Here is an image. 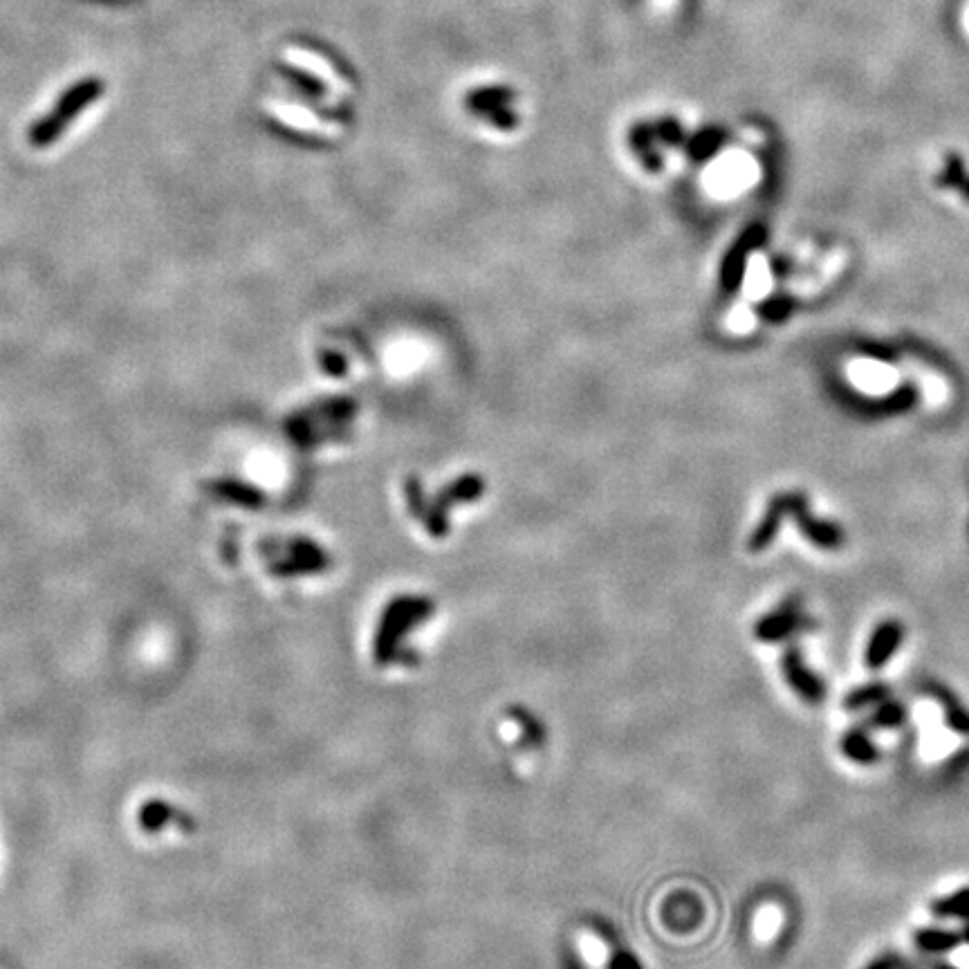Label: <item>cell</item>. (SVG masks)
Masks as SVG:
<instances>
[{
	"mask_svg": "<svg viewBox=\"0 0 969 969\" xmlns=\"http://www.w3.org/2000/svg\"><path fill=\"white\" fill-rule=\"evenodd\" d=\"M839 752H842L848 761H853L857 765H873L878 763L882 756V750L875 745L869 729L862 725L846 729L842 738H839Z\"/></svg>",
	"mask_w": 969,
	"mask_h": 969,
	"instance_id": "obj_7",
	"label": "cell"
},
{
	"mask_svg": "<svg viewBox=\"0 0 969 969\" xmlns=\"http://www.w3.org/2000/svg\"><path fill=\"white\" fill-rule=\"evenodd\" d=\"M768 241V227L763 223H754L745 229L738 238L736 245L729 249V254L723 261V272H721V283L727 292H736L743 285L745 279V263L747 254L759 249Z\"/></svg>",
	"mask_w": 969,
	"mask_h": 969,
	"instance_id": "obj_5",
	"label": "cell"
},
{
	"mask_svg": "<svg viewBox=\"0 0 969 969\" xmlns=\"http://www.w3.org/2000/svg\"><path fill=\"white\" fill-rule=\"evenodd\" d=\"M795 308H797V301L788 297V294H774V297L759 303L756 312H759V317L765 319V321L781 323V321H786L792 315V312H795Z\"/></svg>",
	"mask_w": 969,
	"mask_h": 969,
	"instance_id": "obj_15",
	"label": "cell"
},
{
	"mask_svg": "<svg viewBox=\"0 0 969 969\" xmlns=\"http://www.w3.org/2000/svg\"><path fill=\"white\" fill-rule=\"evenodd\" d=\"M961 936H963V943L969 945V920L965 922V927L961 929Z\"/></svg>",
	"mask_w": 969,
	"mask_h": 969,
	"instance_id": "obj_23",
	"label": "cell"
},
{
	"mask_svg": "<svg viewBox=\"0 0 969 969\" xmlns=\"http://www.w3.org/2000/svg\"><path fill=\"white\" fill-rule=\"evenodd\" d=\"M902 969H916V967L909 965V963H904V965H902Z\"/></svg>",
	"mask_w": 969,
	"mask_h": 969,
	"instance_id": "obj_25",
	"label": "cell"
},
{
	"mask_svg": "<svg viewBox=\"0 0 969 969\" xmlns=\"http://www.w3.org/2000/svg\"><path fill=\"white\" fill-rule=\"evenodd\" d=\"M929 969H961V967H956V965L947 963V961H934V963H929Z\"/></svg>",
	"mask_w": 969,
	"mask_h": 969,
	"instance_id": "obj_22",
	"label": "cell"
},
{
	"mask_svg": "<svg viewBox=\"0 0 969 969\" xmlns=\"http://www.w3.org/2000/svg\"><path fill=\"white\" fill-rule=\"evenodd\" d=\"M173 815H175V812H173L171 806L162 804V801H149V804L142 806V810H140V824H142L144 830L153 833V830L164 828L166 821H169Z\"/></svg>",
	"mask_w": 969,
	"mask_h": 969,
	"instance_id": "obj_16",
	"label": "cell"
},
{
	"mask_svg": "<svg viewBox=\"0 0 969 969\" xmlns=\"http://www.w3.org/2000/svg\"><path fill=\"white\" fill-rule=\"evenodd\" d=\"M862 350L866 355H871L873 359H880V362H893L895 350L887 344H880V341H871V344H864Z\"/></svg>",
	"mask_w": 969,
	"mask_h": 969,
	"instance_id": "obj_19",
	"label": "cell"
},
{
	"mask_svg": "<svg viewBox=\"0 0 969 969\" xmlns=\"http://www.w3.org/2000/svg\"><path fill=\"white\" fill-rule=\"evenodd\" d=\"M781 673L786 685L795 691L801 703H806L810 707H817L824 703V698L828 696L826 682L821 680L817 671H812L806 660L804 653L799 651V646L790 644L786 646V651L781 655Z\"/></svg>",
	"mask_w": 969,
	"mask_h": 969,
	"instance_id": "obj_3",
	"label": "cell"
},
{
	"mask_svg": "<svg viewBox=\"0 0 969 969\" xmlns=\"http://www.w3.org/2000/svg\"><path fill=\"white\" fill-rule=\"evenodd\" d=\"M101 95H104V81L101 79L88 77L77 81L75 86H70L66 92H63L57 101V106L32 126L30 142L34 146L52 144L57 137H61L63 131H66L72 119H77L83 113V108L95 104Z\"/></svg>",
	"mask_w": 969,
	"mask_h": 969,
	"instance_id": "obj_1",
	"label": "cell"
},
{
	"mask_svg": "<svg viewBox=\"0 0 969 969\" xmlns=\"http://www.w3.org/2000/svg\"><path fill=\"white\" fill-rule=\"evenodd\" d=\"M815 629V620L804 613V602L799 595H790L783 602L763 615L754 626V638L765 644H777L795 638L797 633Z\"/></svg>",
	"mask_w": 969,
	"mask_h": 969,
	"instance_id": "obj_2",
	"label": "cell"
},
{
	"mask_svg": "<svg viewBox=\"0 0 969 969\" xmlns=\"http://www.w3.org/2000/svg\"><path fill=\"white\" fill-rule=\"evenodd\" d=\"M907 718H909L907 705L900 703V700H895L891 696V698L884 700V703H880L878 707H873V712L869 716V721H866V725L875 727V729H898V727L907 723Z\"/></svg>",
	"mask_w": 969,
	"mask_h": 969,
	"instance_id": "obj_13",
	"label": "cell"
},
{
	"mask_svg": "<svg viewBox=\"0 0 969 969\" xmlns=\"http://www.w3.org/2000/svg\"><path fill=\"white\" fill-rule=\"evenodd\" d=\"M925 691L936 700L940 709H943L945 725L956 734L969 736V709L956 698L954 691H949L945 685H940V682H927Z\"/></svg>",
	"mask_w": 969,
	"mask_h": 969,
	"instance_id": "obj_8",
	"label": "cell"
},
{
	"mask_svg": "<svg viewBox=\"0 0 969 969\" xmlns=\"http://www.w3.org/2000/svg\"><path fill=\"white\" fill-rule=\"evenodd\" d=\"M907 963L900 954H895V952H887V954H880L878 958H873V961L866 965L864 969H902V965Z\"/></svg>",
	"mask_w": 969,
	"mask_h": 969,
	"instance_id": "obj_18",
	"label": "cell"
},
{
	"mask_svg": "<svg viewBox=\"0 0 969 969\" xmlns=\"http://www.w3.org/2000/svg\"><path fill=\"white\" fill-rule=\"evenodd\" d=\"M772 270L777 276H786V274H790V261H788V258L774 256L772 258Z\"/></svg>",
	"mask_w": 969,
	"mask_h": 969,
	"instance_id": "obj_20",
	"label": "cell"
},
{
	"mask_svg": "<svg viewBox=\"0 0 969 969\" xmlns=\"http://www.w3.org/2000/svg\"><path fill=\"white\" fill-rule=\"evenodd\" d=\"M788 514L795 519L801 534L812 543V546L824 550H837L844 543V532L839 525L830 521H819L810 514L808 498L801 492H788Z\"/></svg>",
	"mask_w": 969,
	"mask_h": 969,
	"instance_id": "obj_4",
	"label": "cell"
},
{
	"mask_svg": "<svg viewBox=\"0 0 969 969\" xmlns=\"http://www.w3.org/2000/svg\"><path fill=\"white\" fill-rule=\"evenodd\" d=\"M904 640V626L898 620H884L875 626L864 649L866 669L880 671L889 664Z\"/></svg>",
	"mask_w": 969,
	"mask_h": 969,
	"instance_id": "obj_6",
	"label": "cell"
},
{
	"mask_svg": "<svg viewBox=\"0 0 969 969\" xmlns=\"http://www.w3.org/2000/svg\"><path fill=\"white\" fill-rule=\"evenodd\" d=\"M967 171H965V160L958 153H947L943 169L936 175V187L940 189H956L961 191L963 184L967 182Z\"/></svg>",
	"mask_w": 969,
	"mask_h": 969,
	"instance_id": "obj_14",
	"label": "cell"
},
{
	"mask_svg": "<svg viewBox=\"0 0 969 969\" xmlns=\"http://www.w3.org/2000/svg\"><path fill=\"white\" fill-rule=\"evenodd\" d=\"M961 196H963V198H965V200L969 202V178H967V182L963 184V189H961Z\"/></svg>",
	"mask_w": 969,
	"mask_h": 969,
	"instance_id": "obj_24",
	"label": "cell"
},
{
	"mask_svg": "<svg viewBox=\"0 0 969 969\" xmlns=\"http://www.w3.org/2000/svg\"><path fill=\"white\" fill-rule=\"evenodd\" d=\"M963 943L961 931L954 929H943V927H920L916 934H913V945H916L922 954L929 956H945L949 952Z\"/></svg>",
	"mask_w": 969,
	"mask_h": 969,
	"instance_id": "obj_10",
	"label": "cell"
},
{
	"mask_svg": "<svg viewBox=\"0 0 969 969\" xmlns=\"http://www.w3.org/2000/svg\"><path fill=\"white\" fill-rule=\"evenodd\" d=\"M891 696H893V689H891L889 682L873 680V682H866V685H860V687L848 691V694L842 700V707L846 709V712H862V709L878 707L880 703H884V700L891 698Z\"/></svg>",
	"mask_w": 969,
	"mask_h": 969,
	"instance_id": "obj_11",
	"label": "cell"
},
{
	"mask_svg": "<svg viewBox=\"0 0 969 969\" xmlns=\"http://www.w3.org/2000/svg\"><path fill=\"white\" fill-rule=\"evenodd\" d=\"M931 913L938 920H969V887L958 889L931 902Z\"/></svg>",
	"mask_w": 969,
	"mask_h": 969,
	"instance_id": "obj_12",
	"label": "cell"
},
{
	"mask_svg": "<svg viewBox=\"0 0 969 969\" xmlns=\"http://www.w3.org/2000/svg\"><path fill=\"white\" fill-rule=\"evenodd\" d=\"M961 25H963V32L967 34V39H969V0H963V7H961Z\"/></svg>",
	"mask_w": 969,
	"mask_h": 969,
	"instance_id": "obj_21",
	"label": "cell"
},
{
	"mask_svg": "<svg viewBox=\"0 0 969 969\" xmlns=\"http://www.w3.org/2000/svg\"><path fill=\"white\" fill-rule=\"evenodd\" d=\"M916 402H918V389H913L911 384H904L884 400V406H887L889 413H904L909 411Z\"/></svg>",
	"mask_w": 969,
	"mask_h": 969,
	"instance_id": "obj_17",
	"label": "cell"
},
{
	"mask_svg": "<svg viewBox=\"0 0 969 969\" xmlns=\"http://www.w3.org/2000/svg\"><path fill=\"white\" fill-rule=\"evenodd\" d=\"M786 514H788V496L779 494V496L770 498L763 521L759 523V528H756L752 532V537H750V550L752 552H763L765 548L772 546V541L777 539V534L781 530V521Z\"/></svg>",
	"mask_w": 969,
	"mask_h": 969,
	"instance_id": "obj_9",
	"label": "cell"
}]
</instances>
